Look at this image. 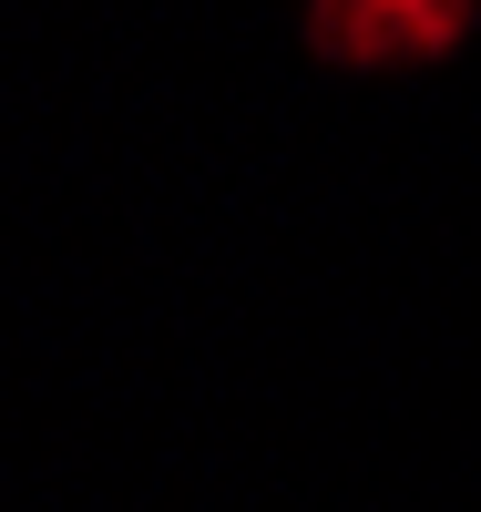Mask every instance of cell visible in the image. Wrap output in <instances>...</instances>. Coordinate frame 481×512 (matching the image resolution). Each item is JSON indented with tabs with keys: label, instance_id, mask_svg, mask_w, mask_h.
<instances>
[{
	"label": "cell",
	"instance_id": "1",
	"mask_svg": "<svg viewBox=\"0 0 481 512\" xmlns=\"http://www.w3.org/2000/svg\"><path fill=\"white\" fill-rule=\"evenodd\" d=\"M318 41L328 62H420L471 21V0H318Z\"/></svg>",
	"mask_w": 481,
	"mask_h": 512
}]
</instances>
